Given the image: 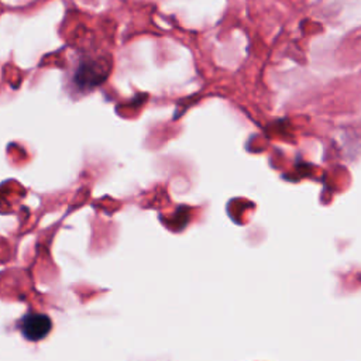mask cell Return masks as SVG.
I'll return each instance as SVG.
<instances>
[{
    "label": "cell",
    "mask_w": 361,
    "mask_h": 361,
    "mask_svg": "<svg viewBox=\"0 0 361 361\" xmlns=\"http://www.w3.org/2000/svg\"><path fill=\"white\" fill-rule=\"evenodd\" d=\"M51 330V320L45 314H30L23 323V334L28 340H41Z\"/></svg>",
    "instance_id": "obj_1"
}]
</instances>
